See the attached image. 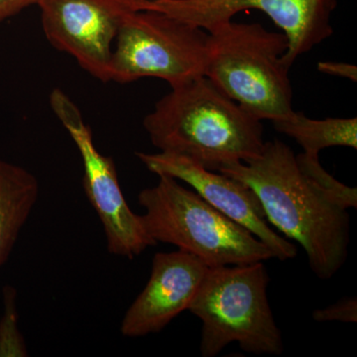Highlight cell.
Instances as JSON below:
<instances>
[{"instance_id": "ac0fdd59", "label": "cell", "mask_w": 357, "mask_h": 357, "mask_svg": "<svg viewBox=\"0 0 357 357\" xmlns=\"http://www.w3.org/2000/svg\"><path fill=\"white\" fill-rule=\"evenodd\" d=\"M37 2L38 0H0V23Z\"/></svg>"}, {"instance_id": "e0dca14e", "label": "cell", "mask_w": 357, "mask_h": 357, "mask_svg": "<svg viewBox=\"0 0 357 357\" xmlns=\"http://www.w3.org/2000/svg\"><path fill=\"white\" fill-rule=\"evenodd\" d=\"M318 70L323 74L347 79L354 82V83L357 82V67L356 65L344 62L324 61V62H319Z\"/></svg>"}, {"instance_id": "7a4b0ae2", "label": "cell", "mask_w": 357, "mask_h": 357, "mask_svg": "<svg viewBox=\"0 0 357 357\" xmlns=\"http://www.w3.org/2000/svg\"><path fill=\"white\" fill-rule=\"evenodd\" d=\"M143 126L160 151L215 172L255 158L265 145L262 121L204 76L160 98Z\"/></svg>"}, {"instance_id": "9a60e30c", "label": "cell", "mask_w": 357, "mask_h": 357, "mask_svg": "<svg viewBox=\"0 0 357 357\" xmlns=\"http://www.w3.org/2000/svg\"><path fill=\"white\" fill-rule=\"evenodd\" d=\"M15 289H3V316L0 319V357L27 356L24 340L18 328Z\"/></svg>"}, {"instance_id": "4fadbf2b", "label": "cell", "mask_w": 357, "mask_h": 357, "mask_svg": "<svg viewBox=\"0 0 357 357\" xmlns=\"http://www.w3.org/2000/svg\"><path fill=\"white\" fill-rule=\"evenodd\" d=\"M276 131L293 138L305 153L319 156L328 147L357 148V119H312L294 110L287 116L272 121Z\"/></svg>"}, {"instance_id": "ba28073f", "label": "cell", "mask_w": 357, "mask_h": 357, "mask_svg": "<svg viewBox=\"0 0 357 357\" xmlns=\"http://www.w3.org/2000/svg\"><path fill=\"white\" fill-rule=\"evenodd\" d=\"M337 0H140L139 10L163 13L210 32L237 13L262 11L288 39L282 60L291 69L303 54L330 38Z\"/></svg>"}, {"instance_id": "30bf717a", "label": "cell", "mask_w": 357, "mask_h": 357, "mask_svg": "<svg viewBox=\"0 0 357 357\" xmlns=\"http://www.w3.org/2000/svg\"><path fill=\"white\" fill-rule=\"evenodd\" d=\"M136 156L150 172L171 176L191 185L204 201L261 241L276 259L286 261L297 256L295 244L270 227L259 199L243 183L225 174L206 170L178 154L137 152Z\"/></svg>"}, {"instance_id": "277c9868", "label": "cell", "mask_w": 357, "mask_h": 357, "mask_svg": "<svg viewBox=\"0 0 357 357\" xmlns=\"http://www.w3.org/2000/svg\"><path fill=\"white\" fill-rule=\"evenodd\" d=\"M156 185L142 190L138 204L148 234L155 243L172 244L208 267L267 261L273 253L245 227L204 201L198 192L159 175Z\"/></svg>"}, {"instance_id": "9c48e42d", "label": "cell", "mask_w": 357, "mask_h": 357, "mask_svg": "<svg viewBox=\"0 0 357 357\" xmlns=\"http://www.w3.org/2000/svg\"><path fill=\"white\" fill-rule=\"evenodd\" d=\"M140 0H38L45 36L91 76L109 83L112 45Z\"/></svg>"}, {"instance_id": "5b68a950", "label": "cell", "mask_w": 357, "mask_h": 357, "mask_svg": "<svg viewBox=\"0 0 357 357\" xmlns=\"http://www.w3.org/2000/svg\"><path fill=\"white\" fill-rule=\"evenodd\" d=\"M268 283L263 261L208 268L188 309L202 321V356H217L234 342L246 354H283L281 331L268 302Z\"/></svg>"}, {"instance_id": "8992f818", "label": "cell", "mask_w": 357, "mask_h": 357, "mask_svg": "<svg viewBox=\"0 0 357 357\" xmlns=\"http://www.w3.org/2000/svg\"><path fill=\"white\" fill-rule=\"evenodd\" d=\"M208 33L163 13L130 11L124 16L109 66L110 82L164 79L171 89L204 76Z\"/></svg>"}, {"instance_id": "52a82bcc", "label": "cell", "mask_w": 357, "mask_h": 357, "mask_svg": "<svg viewBox=\"0 0 357 357\" xmlns=\"http://www.w3.org/2000/svg\"><path fill=\"white\" fill-rule=\"evenodd\" d=\"M50 107L81 154L84 192L102 223L109 252L132 259L150 246L157 245L141 215L129 208L114 160L96 149L91 128L76 103L62 89H55L50 95Z\"/></svg>"}, {"instance_id": "3957f363", "label": "cell", "mask_w": 357, "mask_h": 357, "mask_svg": "<svg viewBox=\"0 0 357 357\" xmlns=\"http://www.w3.org/2000/svg\"><path fill=\"white\" fill-rule=\"evenodd\" d=\"M208 33L204 77L261 121L294 112L290 69L282 60L288 49L284 33L232 20Z\"/></svg>"}, {"instance_id": "2e32d148", "label": "cell", "mask_w": 357, "mask_h": 357, "mask_svg": "<svg viewBox=\"0 0 357 357\" xmlns=\"http://www.w3.org/2000/svg\"><path fill=\"white\" fill-rule=\"evenodd\" d=\"M312 319L318 323L340 321V323H357L356 297L342 298L335 304L312 312Z\"/></svg>"}, {"instance_id": "7c38bea8", "label": "cell", "mask_w": 357, "mask_h": 357, "mask_svg": "<svg viewBox=\"0 0 357 357\" xmlns=\"http://www.w3.org/2000/svg\"><path fill=\"white\" fill-rule=\"evenodd\" d=\"M39 196L36 177L0 159V269L13 252Z\"/></svg>"}, {"instance_id": "8fae6325", "label": "cell", "mask_w": 357, "mask_h": 357, "mask_svg": "<svg viewBox=\"0 0 357 357\" xmlns=\"http://www.w3.org/2000/svg\"><path fill=\"white\" fill-rule=\"evenodd\" d=\"M208 268L197 256L180 249L156 253L146 286L122 319V335L141 337L161 332L188 311Z\"/></svg>"}, {"instance_id": "6da1fadb", "label": "cell", "mask_w": 357, "mask_h": 357, "mask_svg": "<svg viewBox=\"0 0 357 357\" xmlns=\"http://www.w3.org/2000/svg\"><path fill=\"white\" fill-rule=\"evenodd\" d=\"M220 173L255 192L267 220L306 251L310 267L323 280L337 274L349 256V215L333 206L301 173L296 154L279 139L261 153L222 167Z\"/></svg>"}, {"instance_id": "5bb4252c", "label": "cell", "mask_w": 357, "mask_h": 357, "mask_svg": "<svg viewBox=\"0 0 357 357\" xmlns=\"http://www.w3.org/2000/svg\"><path fill=\"white\" fill-rule=\"evenodd\" d=\"M296 163L310 184L333 206L344 211L357 208L356 188L342 184L326 172L319 156L303 152L296 155Z\"/></svg>"}]
</instances>
